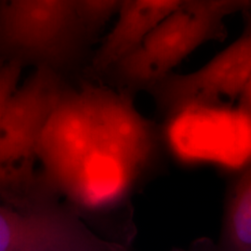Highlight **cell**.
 Masks as SVG:
<instances>
[{"mask_svg": "<svg viewBox=\"0 0 251 251\" xmlns=\"http://www.w3.org/2000/svg\"><path fill=\"white\" fill-rule=\"evenodd\" d=\"M159 128L130 96L87 86L63 91L37 147L41 175L84 219L125 207L157 165Z\"/></svg>", "mask_w": 251, "mask_h": 251, "instance_id": "1", "label": "cell"}, {"mask_svg": "<svg viewBox=\"0 0 251 251\" xmlns=\"http://www.w3.org/2000/svg\"><path fill=\"white\" fill-rule=\"evenodd\" d=\"M41 176L22 192H0V251H128L100 236Z\"/></svg>", "mask_w": 251, "mask_h": 251, "instance_id": "2", "label": "cell"}, {"mask_svg": "<svg viewBox=\"0 0 251 251\" xmlns=\"http://www.w3.org/2000/svg\"><path fill=\"white\" fill-rule=\"evenodd\" d=\"M162 111V145L179 164H208L232 174L251 164V115L239 104L199 100Z\"/></svg>", "mask_w": 251, "mask_h": 251, "instance_id": "3", "label": "cell"}, {"mask_svg": "<svg viewBox=\"0 0 251 251\" xmlns=\"http://www.w3.org/2000/svg\"><path fill=\"white\" fill-rule=\"evenodd\" d=\"M225 16L219 0H188L111 69L130 89L152 88L198 48L219 35Z\"/></svg>", "mask_w": 251, "mask_h": 251, "instance_id": "4", "label": "cell"}, {"mask_svg": "<svg viewBox=\"0 0 251 251\" xmlns=\"http://www.w3.org/2000/svg\"><path fill=\"white\" fill-rule=\"evenodd\" d=\"M83 28L77 0H0V50L9 60L56 70Z\"/></svg>", "mask_w": 251, "mask_h": 251, "instance_id": "5", "label": "cell"}, {"mask_svg": "<svg viewBox=\"0 0 251 251\" xmlns=\"http://www.w3.org/2000/svg\"><path fill=\"white\" fill-rule=\"evenodd\" d=\"M63 91L56 70L45 66L20 84L0 122V192L23 191L38 179V143Z\"/></svg>", "mask_w": 251, "mask_h": 251, "instance_id": "6", "label": "cell"}, {"mask_svg": "<svg viewBox=\"0 0 251 251\" xmlns=\"http://www.w3.org/2000/svg\"><path fill=\"white\" fill-rule=\"evenodd\" d=\"M251 75V29L194 72L169 75L151 88L162 110L199 100L239 98Z\"/></svg>", "mask_w": 251, "mask_h": 251, "instance_id": "7", "label": "cell"}, {"mask_svg": "<svg viewBox=\"0 0 251 251\" xmlns=\"http://www.w3.org/2000/svg\"><path fill=\"white\" fill-rule=\"evenodd\" d=\"M188 0H122L116 21L94 59L100 71L111 69L143 37Z\"/></svg>", "mask_w": 251, "mask_h": 251, "instance_id": "8", "label": "cell"}, {"mask_svg": "<svg viewBox=\"0 0 251 251\" xmlns=\"http://www.w3.org/2000/svg\"><path fill=\"white\" fill-rule=\"evenodd\" d=\"M186 251H251V163L233 174L219 238H198Z\"/></svg>", "mask_w": 251, "mask_h": 251, "instance_id": "9", "label": "cell"}, {"mask_svg": "<svg viewBox=\"0 0 251 251\" xmlns=\"http://www.w3.org/2000/svg\"><path fill=\"white\" fill-rule=\"evenodd\" d=\"M83 27L95 29L116 16L122 0H77Z\"/></svg>", "mask_w": 251, "mask_h": 251, "instance_id": "10", "label": "cell"}, {"mask_svg": "<svg viewBox=\"0 0 251 251\" xmlns=\"http://www.w3.org/2000/svg\"><path fill=\"white\" fill-rule=\"evenodd\" d=\"M21 75L22 63L18 61L9 60L0 64V122L21 84Z\"/></svg>", "mask_w": 251, "mask_h": 251, "instance_id": "11", "label": "cell"}, {"mask_svg": "<svg viewBox=\"0 0 251 251\" xmlns=\"http://www.w3.org/2000/svg\"><path fill=\"white\" fill-rule=\"evenodd\" d=\"M226 14L243 9H251V0H219Z\"/></svg>", "mask_w": 251, "mask_h": 251, "instance_id": "12", "label": "cell"}, {"mask_svg": "<svg viewBox=\"0 0 251 251\" xmlns=\"http://www.w3.org/2000/svg\"><path fill=\"white\" fill-rule=\"evenodd\" d=\"M239 105L251 115V75L239 96Z\"/></svg>", "mask_w": 251, "mask_h": 251, "instance_id": "13", "label": "cell"}, {"mask_svg": "<svg viewBox=\"0 0 251 251\" xmlns=\"http://www.w3.org/2000/svg\"><path fill=\"white\" fill-rule=\"evenodd\" d=\"M172 251H183V250H180V249H175V250H173Z\"/></svg>", "mask_w": 251, "mask_h": 251, "instance_id": "14", "label": "cell"}]
</instances>
